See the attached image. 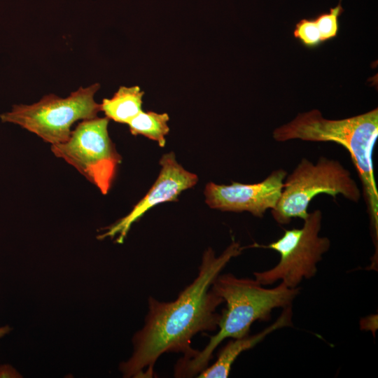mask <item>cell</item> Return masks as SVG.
Segmentation results:
<instances>
[{
	"mask_svg": "<svg viewBox=\"0 0 378 378\" xmlns=\"http://www.w3.org/2000/svg\"><path fill=\"white\" fill-rule=\"evenodd\" d=\"M244 248L235 241L218 256L211 248H207L197 277L175 300L160 302L148 298L145 324L132 339V356L120 365L124 377H153L155 364L164 353H182L185 359L197 353L190 346L192 338L198 332L216 330L221 316L216 309L224 302L211 285Z\"/></svg>",
	"mask_w": 378,
	"mask_h": 378,
	"instance_id": "6da1fadb",
	"label": "cell"
},
{
	"mask_svg": "<svg viewBox=\"0 0 378 378\" xmlns=\"http://www.w3.org/2000/svg\"><path fill=\"white\" fill-rule=\"evenodd\" d=\"M275 141L300 139L312 142H334L349 153L360 178L370 218L374 243L378 241V188L374 176L372 152L378 138V109L340 120L323 117L317 109L299 113L290 122L276 128Z\"/></svg>",
	"mask_w": 378,
	"mask_h": 378,
	"instance_id": "7a4b0ae2",
	"label": "cell"
},
{
	"mask_svg": "<svg viewBox=\"0 0 378 378\" xmlns=\"http://www.w3.org/2000/svg\"><path fill=\"white\" fill-rule=\"evenodd\" d=\"M211 289L226 302L218 324V332L210 337L206 346L190 358H181L174 367V377H192L208 366L216 348L226 338L248 335L256 321H268L276 308H286L300 293L280 283L265 288L255 279L238 278L232 274H219Z\"/></svg>",
	"mask_w": 378,
	"mask_h": 378,
	"instance_id": "3957f363",
	"label": "cell"
},
{
	"mask_svg": "<svg viewBox=\"0 0 378 378\" xmlns=\"http://www.w3.org/2000/svg\"><path fill=\"white\" fill-rule=\"evenodd\" d=\"M321 194L333 198L340 195L354 202H358L361 197L350 172L338 160L321 156L314 164L304 158L286 176L278 203L271 210L272 216L279 225H287L293 218L304 220L311 201Z\"/></svg>",
	"mask_w": 378,
	"mask_h": 378,
	"instance_id": "277c9868",
	"label": "cell"
},
{
	"mask_svg": "<svg viewBox=\"0 0 378 378\" xmlns=\"http://www.w3.org/2000/svg\"><path fill=\"white\" fill-rule=\"evenodd\" d=\"M99 88V83H94L79 88L65 98L50 94L30 105L15 104L10 111L1 114L0 119L20 125L51 145L63 143L70 136L75 122L97 116L100 104L94 97Z\"/></svg>",
	"mask_w": 378,
	"mask_h": 378,
	"instance_id": "5b68a950",
	"label": "cell"
},
{
	"mask_svg": "<svg viewBox=\"0 0 378 378\" xmlns=\"http://www.w3.org/2000/svg\"><path fill=\"white\" fill-rule=\"evenodd\" d=\"M300 228L285 230L283 235L267 245L252 246L270 248L279 254V261L273 267L253 273L262 286L281 281L290 288H296L304 279L314 277L317 264L330 248V240L319 235L322 212L316 209L309 213Z\"/></svg>",
	"mask_w": 378,
	"mask_h": 378,
	"instance_id": "8992f818",
	"label": "cell"
},
{
	"mask_svg": "<svg viewBox=\"0 0 378 378\" xmlns=\"http://www.w3.org/2000/svg\"><path fill=\"white\" fill-rule=\"evenodd\" d=\"M108 121L97 116L83 120L66 141L51 145L56 157L72 165L104 195L110 190L121 162L108 135Z\"/></svg>",
	"mask_w": 378,
	"mask_h": 378,
	"instance_id": "52a82bcc",
	"label": "cell"
},
{
	"mask_svg": "<svg viewBox=\"0 0 378 378\" xmlns=\"http://www.w3.org/2000/svg\"><path fill=\"white\" fill-rule=\"evenodd\" d=\"M287 172L279 169L271 172L263 181L255 183L232 182L220 185L206 184V203L212 209L222 211H246L262 218L268 209H273L280 198Z\"/></svg>",
	"mask_w": 378,
	"mask_h": 378,
	"instance_id": "ba28073f",
	"label": "cell"
},
{
	"mask_svg": "<svg viewBox=\"0 0 378 378\" xmlns=\"http://www.w3.org/2000/svg\"><path fill=\"white\" fill-rule=\"evenodd\" d=\"M160 172L155 182L146 195L125 217L106 227V232L97 237L99 239L113 238L121 244L132 224L153 206L167 202L177 201L179 195L193 187L198 181L196 174L186 170L179 164L173 152L164 154L160 160Z\"/></svg>",
	"mask_w": 378,
	"mask_h": 378,
	"instance_id": "9c48e42d",
	"label": "cell"
},
{
	"mask_svg": "<svg viewBox=\"0 0 378 378\" xmlns=\"http://www.w3.org/2000/svg\"><path fill=\"white\" fill-rule=\"evenodd\" d=\"M291 306L284 308L281 316L267 328L253 335H246L232 338L222 349L216 362L207 366L197 376L199 378H225L230 374L231 367L237 357L244 351L250 349L262 341L267 335L276 330L291 326Z\"/></svg>",
	"mask_w": 378,
	"mask_h": 378,
	"instance_id": "30bf717a",
	"label": "cell"
},
{
	"mask_svg": "<svg viewBox=\"0 0 378 378\" xmlns=\"http://www.w3.org/2000/svg\"><path fill=\"white\" fill-rule=\"evenodd\" d=\"M144 94V92L139 86H120L112 97L102 100L100 109L108 119L128 124L142 111Z\"/></svg>",
	"mask_w": 378,
	"mask_h": 378,
	"instance_id": "8fae6325",
	"label": "cell"
},
{
	"mask_svg": "<svg viewBox=\"0 0 378 378\" xmlns=\"http://www.w3.org/2000/svg\"><path fill=\"white\" fill-rule=\"evenodd\" d=\"M167 113L153 111H140L129 122L130 132L133 135H143L158 142L160 147L166 143L165 136L169 132Z\"/></svg>",
	"mask_w": 378,
	"mask_h": 378,
	"instance_id": "7c38bea8",
	"label": "cell"
},
{
	"mask_svg": "<svg viewBox=\"0 0 378 378\" xmlns=\"http://www.w3.org/2000/svg\"><path fill=\"white\" fill-rule=\"evenodd\" d=\"M343 12L344 9L340 0L336 6L314 18L318 28L322 43L337 37L340 29L339 18Z\"/></svg>",
	"mask_w": 378,
	"mask_h": 378,
	"instance_id": "4fadbf2b",
	"label": "cell"
},
{
	"mask_svg": "<svg viewBox=\"0 0 378 378\" xmlns=\"http://www.w3.org/2000/svg\"><path fill=\"white\" fill-rule=\"evenodd\" d=\"M294 37L305 48H316L323 43L314 18H303L295 24Z\"/></svg>",
	"mask_w": 378,
	"mask_h": 378,
	"instance_id": "5bb4252c",
	"label": "cell"
},
{
	"mask_svg": "<svg viewBox=\"0 0 378 378\" xmlns=\"http://www.w3.org/2000/svg\"><path fill=\"white\" fill-rule=\"evenodd\" d=\"M22 376L10 365H0L1 377H21Z\"/></svg>",
	"mask_w": 378,
	"mask_h": 378,
	"instance_id": "9a60e30c",
	"label": "cell"
},
{
	"mask_svg": "<svg viewBox=\"0 0 378 378\" xmlns=\"http://www.w3.org/2000/svg\"><path fill=\"white\" fill-rule=\"evenodd\" d=\"M11 328L8 326H4L0 327V338L8 334L10 331Z\"/></svg>",
	"mask_w": 378,
	"mask_h": 378,
	"instance_id": "2e32d148",
	"label": "cell"
}]
</instances>
